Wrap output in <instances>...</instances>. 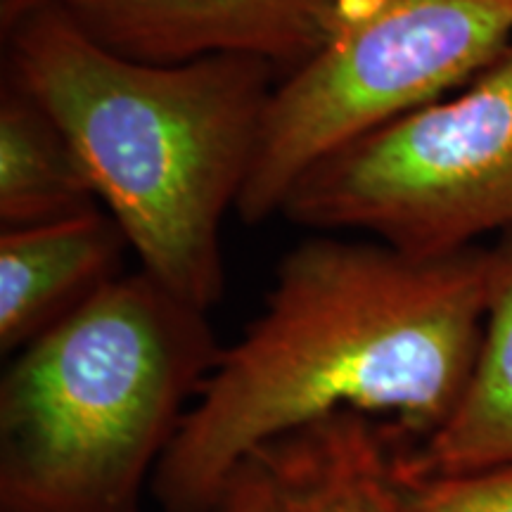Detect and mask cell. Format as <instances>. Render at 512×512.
Wrapping results in <instances>:
<instances>
[{"label":"cell","mask_w":512,"mask_h":512,"mask_svg":"<svg viewBox=\"0 0 512 512\" xmlns=\"http://www.w3.org/2000/svg\"><path fill=\"white\" fill-rule=\"evenodd\" d=\"M489 309V249L415 256L318 233L290 249L264 309L221 347L157 467L164 512H207L261 441L337 411L437 430L463 394Z\"/></svg>","instance_id":"1"},{"label":"cell","mask_w":512,"mask_h":512,"mask_svg":"<svg viewBox=\"0 0 512 512\" xmlns=\"http://www.w3.org/2000/svg\"><path fill=\"white\" fill-rule=\"evenodd\" d=\"M3 34L5 76L62 128L140 268L195 309L219 304L223 219L252 169L275 64L128 60L50 8L8 19Z\"/></svg>","instance_id":"2"},{"label":"cell","mask_w":512,"mask_h":512,"mask_svg":"<svg viewBox=\"0 0 512 512\" xmlns=\"http://www.w3.org/2000/svg\"><path fill=\"white\" fill-rule=\"evenodd\" d=\"M207 311L119 275L12 354L0 382V512H140L219 358Z\"/></svg>","instance_id":"3"},{"label":"cell","mask_w":512,"mask_h":512,"mask_svg":"<svg viewBox=\"0 0 512 512\" xmlns=\"http://www.w3.org/2000/svg\"><path fill=\"white\" fill-rule=\"evenodd\" d=\"M512 41V0H337L323 46L275 83L235 211L256 226L313 166L470 83Z\"/></svg>","instance_id":"4"},{"label":"cell","mask_w":512,"mask_h":512,"mask_svg":"<svg viewBox=\"0 0 512 512\" xmlns=\"http://www.w3.org/2000/svg\"><path fill=\"white\" fill-rule=\"evenodd\" d=\"M283 216L415 256L512 230V41L446 95L313 166Z\"/></svg>","instance_id":"5"},{"label":"cell","mask_w":512,"mask_h":512,"mask_svg":"<svg viewBox=\"0 0 512 512\" xmlns=\"http://www.w3.org/2000/svg\"><path fill=\"white\" fill-rule=\"evenodd\" d=\"M337 0H0V22L50 8L128 60L247 55L292 69L328 36Z\"/></svg>","instance_id":"6"},{"label":"cell","mask_w":512,"mask_h":512,"mask_svg":"<svg viewBox=\"0 0 512 512\" xmlns=\"http://www.w3.org/2000/svg\"><path fill=\"white\" fill-rule=\"evenodd\" d=\"M401 441L387 420L330 413L249 448L207 512H406Z\"/></svg>","instance_id":"7"},{"label":"cell","mask_w":512,"mask_h":512,"mask_svg":"<svg viewBox=\"0 0 512 512\" xmlns=\"http://www.w3.org/2000/svg\"><path fill=\"white\" fill-rule=\"evenodd\" d=\"M128 247L105 209L0 228V351L17 354L119 278Z\"/></svg>","instance_id":"8"},{"label":"cell","mask_w":512,"mask_h":512,"mask_svg":"<svg viewBox=\"0 0 512 512\" xmlns=\"http://www.w3.org/2000/svg\"><path fill=\"white\" fill-rule=\"evenodd\" d=\"M403 479L512 465V230L489 249V309L463 394L437 430L401 441Z\"/></svg>","instance_id":"9"},{"label":"cell","mask_w":512,"mask_h":512,"mask_svg":"<svg viewBox=\"0 0 512 512\" xmlns=\"http://www.w3.org/2000/svg\"><path fill=\"white\" fill-rule=\"evenodd\" d=\"M62 128L10 76L0 95V228H24L98 209Z\"/></svg>","instance_id":"10"},{"label":"cell","mask_w":512,"mask_h":512,"mask_svg":"<svg viewBox=\"0 0 512 512\" xmlns=\"http://www.w3.org/2000/svg\"><path fill=\"white\" fill-rule=\"evenodd\" d=\"M403 496L406 512H512V465L403 479Z\"/></svg>","instance_id":"11"}]
</instances>
